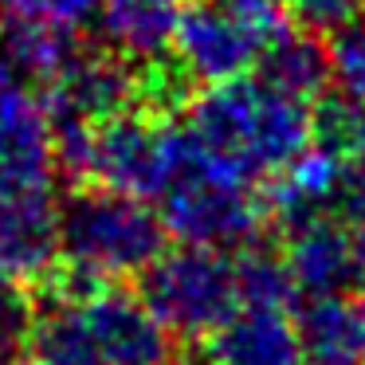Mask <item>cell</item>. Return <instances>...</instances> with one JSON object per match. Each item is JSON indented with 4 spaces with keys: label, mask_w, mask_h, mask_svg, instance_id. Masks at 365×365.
I'll list each match as a JSON object with an SVG mask.
<instances>
[{
    "label": "cell",
    "mask_w": 365,
    "mask_h": 365,
    "mask_svg": "<svg viewBox=\"0 0 365 365\" xmlns=\"http://www.w3.org/2000/svg\"><path fill=\"white\" fill-rule=\"evenodd\" d=\"M185 130L216 161L247 181H271L314 142V106L283 95L259 75L208 87L192 98Z\"/></svg>",
    "instance_id": "cell-1"
},
{
    "label": "cell",
    "mask_w": 365,
    "mask_h": 365,
    "mask_svg": "<svg viewBox=\"0 0 365 365\" xmlns=\"http://www.w3.org/2000/svg\"><path fill=\"white\" fill-rule=\"evenodd\" d=\"M314 145L341 161L365 158V110L334 87L314 103Z\"/></svg>",
    "instance_id": "cell-17"
},
{
    "label": "cell",
    "mask_w": 365,
    "mask_h": 365,
    "mask_svg": "<svg viewBox=\"0 0 365 365\" xmlns=\"http://www.w3.org/2000/svg\"><path fill=\"white\" fill-rule=\"evenodd\" d=\"M59 263V205L51 185H0V275L40 283Z\"/></svg>",
    "instance_id": "cell-8"
},
{
    "label": "cell",
    "mask_w": 365,
    "mask_h": 365,
    "mask_svg": "<svg viewBox=\"0 0 365 365\" xmlns=\"http://www.w3.org/2000/svg\"><path fill=\"white\" fill-rule=\"evenodd\" d=\"M357 307H361V322H365V294H361V302H357Z\"/></svg>",
    "instance_id": "cell-26"
},
{
    "label": "cell",
    "mask_w": 365,
    "mask_h": 365,
    "mask_svg": "<svg viewBox=\"0 0 365 365\" xmlns=\"http://www.w3.org/2000/svg\"><path fill=\"white\" fill-rule=\"evenodd\" d=\"M330 63H334V91H341L365 110V20L330 40Z\"/></svg>",
    "instance_id": "cell-20"
},
{
    "label": "cell",
    "mask_w": 365,
    "mask_h": 365,
    "mask_svg": "<svg viewBox=\"0 0 365 365\" xmlns=\"http://www.w3.org/2000/svg\"><path fill=\"white\" fill-rule=\"evenodd\" d=\"M67 299L106 365H169L173 334L153 318L142 294L122 283H79V291H67Z\"/></svg>",
    "instance_id": "cell-6"
},
{
    "label": "cell",
    "mask_w": 365,
    "mask_h": 365,
    "mask_svg": "<svg viewBox=\"0 0 365 365\" xmlns=\"http://www.w3.org/2000/svg\"><path fill=\"white\" fill-rule=\"evenodd\" d=\"M36 314H40V310L32 307L24 283L0 275V349L28 346V334H32V326H36Z\"/></svg>",
    "instance_id": "cell-21"
},
{
    "label": "cell",
    "mask_w": 365,
    "mask_h": 365,
    "mask_svg": "<svg viewBox=\"0 0 365 365\" xmlns=\"http://www.w3.org/2000/svg\"><path fill=\"white\" fill-rule=\"evenodd\" d=\"M56 169V118L48 103L0 79V185H51Z\"/></svg>",
    "instance_id": "cell-10"
},
{
    "label": "cell",
    "mask_w": 365,
    "mask_h": 365,
    "mask_svg": "<svg viewBox=\"0 0 365 365\" xmlns=\"http://www.w3.org/2000/svg\"><path fill=\"white\" fill-rule=\"evenodd\" d=\"M279 28H283L279 20L252 16V12L228 9L216 0H200L185 12V24L177 32L173 71L185 83H200L205 91L255 75L263 48Z\"/></svg>",
    "instance_id": "cell-5"
},
{
    "label": "cell",
    "mask_w": 365,
    "mask_h": 365,
    "mask_svg": "<svg viewBox=\"0 0 365 365\" xmlns=\"http://www.w3.org/2000/svg\"><path fill=\"white\" fill-rule=\"evenodd\" d=\"M0 20L16 28H51V32H79L95 20V0H0Z\"/></svg>",
    "instance_id": "cell-18"
},
{
    "label": "cell",
    "mask_w": 365,
    "mask_h": 365,
    "mask_svg": "<svg viewBox=\"0 0 365 365\" xmlns=\"http://www.w3.org/2000/svg\"><path fill=\"white\" fill-rule=\"evenodd\" d=\"M205 365H302L294 310L240 302L205 341Z\"/></svg>",
    "instance_id": "cell-12"
},
{
    "label": "cell",
    "mask_w": 365,
    "mask_h": 365,
    "mask_svg": "<svg viewBox=\"0 0 365 365\" xmlns=\"http://www.w3.org/2000/svg\"><path fill=\"white\" fill-rule=\"evenodd\" d=\"M158 216L177 244L212 247V252H247L259 240L267 220V197L255 192V181L240 177L224 161H216L189 134L181 173L158 197Z\"/></svg>",
    "instance_id": "cell-3"
},
{
    "label": "cell",
    "mask_w": 365,
    "mask_h": 365,
    "mask_svg": "<svg viewBox=\"0 0 365 365\" xmlns=\"http://www.w3.org/2000/svg\"><path fill=\"white\" fill-rule=\"evenodd\" d=\"M0 365H32V361H28L24 346H12V349H0Z\"/></svg>",
    "instance_id": "cell-24"
},
{
    "label": "cell",
    "mask_w": 365,
    "mask_h": 365,
    "mask_svg": "<svg viewBox=\"0 0 365 365\" xmlns=\"http://www.w3.org/2000/svg\"><path fill=\"white\" fill-rule=\"evenodd\" d=\"M165 224L150 200L87 185L59 205V263L79 283H122L165 255Z\"/></svg>",
    "instance_id": "cell-2"
},
{
    "label": "cell",
    "mask_w": 365,
    "mask_h": 365,
    "mask_svg": "<svg viewBox=\"0 0 365 365\" xmlns=\"http://www.w3.org/2000/svg\"><path fill=\"white\" fill-rule=\"evenodd\" d=\"M142 98H150L145 71L138 75L134 63L114 51L79 48L63 75L51 83L43 103L56 122H110L118 114L138 110Z\"/></svg>",
    "instance_id": "cell-7"
},
{
    "label": "cell",
    "mask_w": 365,
    "mask_h": 365,
    "mask_svg": "<svg viewBox=\"0 0 365 365\" xmlns=\"http://www.w3.org/2000/svg\"><path fill=\"white\" fill-rule=\"evenodd\" d=\"M28 361L32 365H106L95 341L87 338L71 299L59 294L48 310L36 314V326L28 334Z\"/></svg>",
    "instance_id": "cell-16"
},
{
    "label": "cell",
    "mask_w": 365,
    "mask_h": 365,
    "mask_svg": "<svg viewBox=\"0 0 365 365\" xmlns=\"http://www.w3.org/2000/svg\"><path fill=\"white\" fill-rule=\"evenodd\" d=\"M338 216L349 228H365V158L346 161V177H341V197H338Z\"/></svg>",
    "instance_id": "cell-22"
},
{
    "label": "cell",
    "mask_w": 365,
    "mask_h": 365,
    "mask_svg": "<svg viewBox=\"0 0 365 365\" xmlns=\"http://www.w3.org/2000/svg\"><path fill=\"white\" fill-rule=\"evenodd\" d=\"M294 326L302 365H365V322L354 299H307Z\"/></svg>",
    "instance_id": "cell-15"
},
{
    "label": "cell",
    "mask_w": 365,
    "mask_h": 365,
    "mask_svg": "<svg viewBox=\"0 0 365 365\" xmlns=\"http://www.w3.org/2000/svg\"><path fill=\"white\" fill-rule=\"evenodd\" d=\"M142 302L173 338H212L240 307V267L228 252H165L142 275Z\"/></svg>",
    "instance_id": "cell-4"
},
{
    "label": "cell",
    "mask_w": 365,
    "mask_h": 365,
    "mask_svg": "<svg viewBox=\"0 0 365 365\" xmlns=\"http://www.w3.org/2000/svg\"><path fill=\"white\" fill-rule=\"evenodd\" d=\"M189 9V0H95V24L106 51L145 71L173 56Z\"/></svg>",
    "instance_id": "cell-11"
},
{
    "label": "cell",
    "mask_w": 365,
    "mask_h": 365,
    "mask_svg": "<svg viewBox=\"0 0 365 365\" xmlns=\"http://www.w3.org/2000/svg\"><path fill=\"white\" fill-rule=\"evenodd\" d=\"M216 4H228V9L252 12V16H267V20H279V9H283V4H291V0H216Z\"/></svg>",
    "instance_id": "cell-23"
},
{
    "label": "cell",
    "mask_w": 365,
    "mask_h": 365,
    "mask_svg": "<svg viewBox=\"0 0 365 365\" xmlns=\"http://www.w3.org/2000/svg\"><path fill=\"white\" fill-rule=\"evenodd\" d=\"M294 24L318 40H334L365 20V0H291Z\"/></svg>",
    "instance_id": "cell-19"
},
{
    "label": "cell",
    "mask_w": 365,
    "mask_h": 365,
    "mask_svg": "<svg viewBox=\"0 0 365 365\" xmlns=\"http://www.w3.org/2000/svg\"><path fill=\"white\" fill-rule=\"evenodd\" d=\"M283 263L299 299H349L361 283V259H357V236L341 216H318V220L287 228Z\"/></svg>",
    "instance_id": "cell-9"
},
{
    "label": "cell",
    "mask_w": 365,
    "mask_h": 365,
    "mask_svg": "<svg viewBox=\"0 0 365 365\" xmlns=\"http://www.w3.org/2000/svg\"><path fill=\"white\" fill-rule=\"evenodd\" d=\"M354 236H357V259H361V275H365V228H357Z\"/></svg>",
    "instance_id": "cell-25"
},
{
    "label": "cell",
    "mask_w": 365,
    "mask_h": 365,
    "mask_svg": "<svg viewBox=\"0 0 365 365\" xmlns=\"http://www.w3.org/2000/svg\"><path fill=\"white\" fill-rule=\"evenodd\" d=\"M341 177H346V161L310 142V150H302L291 165L267 181L263 189L267 212L279 216L283 228L318 220V216H338Z\"/></svg>",
    "instance_id": "cell-13"
},
{
    "label": "cell",
    "mask_w": 365,
    "mask_h": 365,
    "mask_svg": "<svg viewBox=\"0 0 365 365\" xmlns=\"http://www.w3.org/2000/svg\"><path fill=\"white\" fill-rule=\"evenodd\" d=\"M263 83L279 87L283 95L299 98V103L314 106L326 91L334 87V63H330V43L318 40V36L294 28H279L267 40L255 67Z\"/></svg>",
    "instance_id": "cell-14"
}]
</instances>
